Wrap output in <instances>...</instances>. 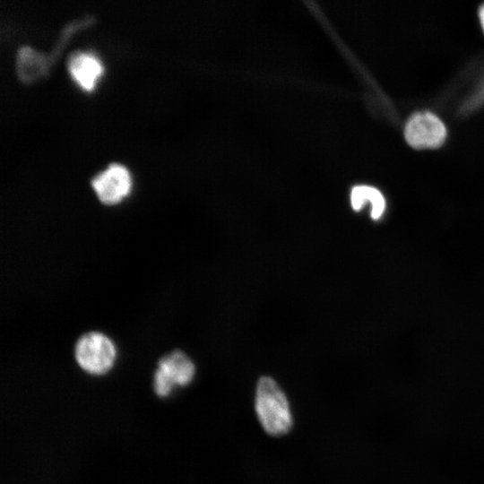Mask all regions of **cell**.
<instances>
[{
    "label": "cell",
    "mask_w": 484,
    "mask_h": 484,
    "mask_svg": "<svg viewBox=\"0 0 484 484\" xmlns=\"http://www.w3.org/2000/svg\"><path fill=\"white\" fill-rule=\"evenodd\" d=\"M255 411L264 430L271 436L287 434L293 424L289 400L270 376H262L256 385Z\"/></svg>",
    "instance_id": "1"
},
{
    "label": "cell",
    "mask_w": 484,
    "mask_h": 484,
    "mask_svg": "<svg viewBox=\"0 0 484 484\" xmlns=\"http://www.w3.org/2000/svg\"><path fill=\"white\" fill-rule=\"evenodd\" d=\"M113 341L104 333L89 332L82 335L74 347L75 360L82 369L91 375H103L110 370L116 359Z\"/></svg>",
    "instance_id": "2"
},
{
    "label": "cell",
    "mask_w": 484,
    "mask_h": 484,
    "mask_svg": "<svg viewBox=\"0 0 484 484\" xmlns=\"http://www.w3.org/2000/svg\"><path fill=\"white\" fill-rule=\"evenodd\" d=\"M195 373L194 362L183 351L177 350L162 357L154 373L153 389L160 397H167L174 387L192 382Z\"/></svg>",
    "instance_id": "3"
},
{
    "label": "cell",
    "mask_w": 484,
    "mask_h": 484,
    "mask_svg": "<svg viewBox=\"0 0 484 484\" xmlns=\"http://www.w3.org/2000/svg\"><path fill=\"white\" fill-rule=\"evenodd\" d=\"M98 199L106 205L120 203L130 193L132 177L128 169L119 163H110L91 179Z\"/></svg>",
    "instance_id": "4"
},
{
    "label": "cell",
    "mask_w": 484,
    "mask_h": 484,
    "mask_svg": "<svg viewBox=\"0 0 484 484\" xmlns=\"http://www.w3.org/2000/svg\"><path fill=\"white\" fill-rule=\"evenodd\" d=\"M446 130L443 122L430 112H417L407 121L404 136L415 149L439 147L445 141Z\"/></svg>",
    "instance_id": "5"
},
{
    "label": "cell",
    "mask_w": 484,
    "mask_h": 484,
    "mask_svg": "<svg viewBox=\"0 0 484 484\" xmlns=\"http://www.w3.org/2000/svg\"><path fill=\"white\" fill-rule=\"evenodd\" d=\"M66 67L72 79L84 91H91L103 73L98 56L89 51L75 50L67 58Z\"/></svg>",
    "instance_id": "6"
},
{
    "label": "cell",
    "mask_w": 484,
    "mask_h": 484,
    "mask_svg": "<svg viewBox=\"0 0 484 484\" xmlns=\"http://www.w3.org/2000/svg\"><path fill=\"white\" fill-rule=\"evenodd\" d=\"M16 73L24 82H31L43 77L50 64L48 57L30 47L22 46L16 54Z\"/></svg>",
    "instance_id": "7"
},
{
    "label": "cell",
    "mask_w": 484,
    "mask_h": 484,
    "mask_svg": "<svg viewBox=\"0 0 484 484\" xmlns=\"http://www.w3.org/2000/svg\"><path fill=\"white\" fill-rule=\"evenodd\" d=\"M352 208L360 211L366 202L371 204V218L378 220L385 209V200L381 192L368 186H357L352 188L350 194Z\"/></svg>",
    "instance_id": "8"
},
{
    "label": "cell",
    "mask_w": 484,
    "mask_h": 484,
    "mask_svg": "<svg viewBox=\"0 0 484 484\" xmlns=\"http://www.w3.org/2000/svg\"><path fill=\"white\" fill-rule=\"evenodd\" d=\"M479 15H480L482 29L484 30V4L480 7Z\"/></svg>",
    "instance_id": "9"
}]
</instances>
